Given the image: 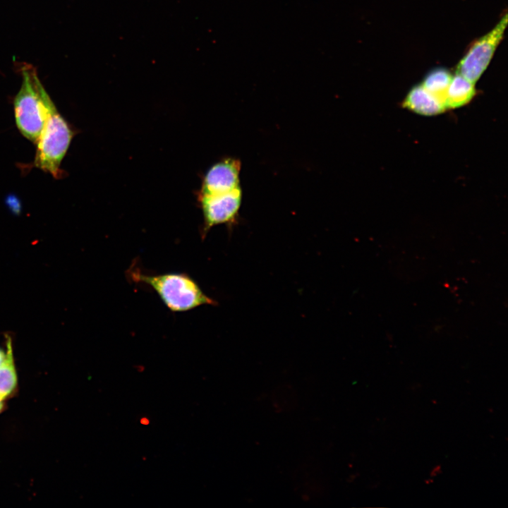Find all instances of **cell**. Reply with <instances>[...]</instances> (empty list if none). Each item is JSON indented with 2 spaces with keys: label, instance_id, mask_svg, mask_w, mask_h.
<instances>
[{
  "label": "cell",
  "instance_id": "3957f363",
  "mask_svg": "<svg viewBox=\"0 0 508 508\" xmlns=\"http://www.w3.org/2000/svg\"><path fill=\"white\" fill-rule=\"evenodd\" d=\"M73 136V131L54 106L35 143L33 166L56 179H61V163Z\"/></svg>",
  "mask_w": 508,
  "mask_h": 508
},
{
  "label": "cell",
  "instance_id": "52a82bcc",
  "mask_svg": "<svg viewBox=\"0 0 508 508\" xmlns=\"http://www.w3.org/2000/svg\"><path fill=\"white\" fill-rule=\"evenodd\" d=\"M403 107L423 116H434L444 112L445 107L430 95L422 85L413 86L402 103Z\"/></svg>",
  "mask_w": 508,
  "mask_h": 508
},
{
  "label": "cell",
  "instance_id": "7c38bea8",
  "mask_svg": "<svg viewBox=\"0 0 508 508\" xmlns=\"http://www.w3.org/2000/svg\"><path fill=\"white\" fill-rule=\"evenodd\" d=\"M5 356H6V352L3 349H0V365L3 363V361L5 358Z\"/></svg>",
  "mask_w": 508,
  "mask_h": 508
},
{
  "label": "cell",
  "instance_id": "6da1fadb",
  "mask_svg": "<svg viewBox=\"0 0 508 508\" xmlns=\"http://www.w3.org/2000/svg\"><path fill=\"white\" fill-rule=\"evenodd\" d=\"M130 279L152 288L171 312H185L201 306H216L215 300L206 295L198 284L186 273L147 274L131 268Z\"/></svg>",
  "mask_w": 508,
  "mask_h": 508
},
{
  "label": "cell",
  "instance_id": "5b68a950",
  "mask_svg": "<svg viewBox=\"0 0 508 508\" xmlns=\"http://www.w3.org/2000/svg\"><path fill=\"white\" fill-rule=\"evenodd\" d=\"M507 18L505 13L492 30L474 42L458 64L456 73L473 83L479 79L503 37Z\"/></svg>",
  "mask_w": 508,
  "mask_h": 508
},
{
  "label": "cell",
  "instance_id": "8992f818",
  "mask_svg": "<svg viewBox=\"0 0 508 508\" xmlns=\"http://www.w3.org/2000/svg\"><path fill=\"white\" fill-rule=\"evenodd\" d=\"M241 162L226 157L211 166L205 174L198 195L218 194L241 187Z\"/></svg>",
  "mask_w": 508,
  "mask_h": 508
},
{
  "label": "cell",
  "instance_id": "277c9868",
  "mask_svg": "<svg viewBox=\"0 0 508 508\" xmlns=\"http://www.w3.org/2000/svg\"><path fill=\"white\" fill-rule=\"evenodd\" d=\"M242 199L241 187L223 193L198 195L203 217L200 231L202 240L215 226L225 224L231 230L237 225Z\"/></svg>",
  "mask_w": 508,
  "mask_h": 508
},
{
  "label": "cell",
  "instance_id": "7a4b0ae2",
  "mask_svg": "<svg viewBox=\"0 0 508 508\" xmlns=\"http://www.w3.org/2000/svg\"><path fill=\"white\" fill-rule=\"evenodd\" d=\"M23 82L13 100L18 129L30 141L37 143L47 119L54 105L44 88L34 67L22 68Z\"/></svg>",
  "mask_w": 508,
  "mask_h": 508
},
{
  "label": "cell",
  "instance_id": "ba28073f",
  "mask_svg": "<svg viewBox=\"0 0 508 508\" xmlns=\"http://www.w3.org/2000/svg\"><path fill=\"white\" fill-rule=\"evenodd\" d=\"M5 358L0 365V400L5 401L17 389L18 377L14 363L11 338L6 336Z\"/></svg>",
  "mask_w": 508,
  "mask_h": 508
},
{
  "label": "cell",
  "instance_id": "30bf717a",
  "mask_svg": "<svg viewBox=\"0 0 508 508\" xmlns=\"http://www.w3.org/2000/svg\"><path fill=\"white\" fill-rule=\"evenodd\" d=\"M452 78V75L447 69L437 68L432 70L426 75L422 85L445 107L447 93Z\"/></svg>",
  "mask_w": 508,
  "mask_h": 508
},
{
  "label": "cell",
  "instance_id": "4fadbf2b",
  "mask_svg": "<svg viewBox=\"0 0 508 508\" xmlns=\"http://www.w3.org/2000/svg\"><path fill=\"white\" fill-rule=\"evenodd\" d=\"M140 423L143 425H147L149 423V421L146 418H143L140 420Z\"/></svg>",
  "mask_w": 508,
  "mask_h": 508
},
{
  "label": "cell",
  "instance_id": "8fae6325",
  "mask_svg": "<svg viewBox=\"0 0 508 508\" xmlns=\"http://www.w3.org/2000/svg\"><path fill=\"white\" fill-rule=\"evenodd\" d=\"M440 473H441V466L440 465H437V466H435L430 471V476L431 477L437 476Z\"/></svg>",
  "mask_w": 508,
  "mask_h": 508
},
{
  "label": "cell",
  "instance_id": "9c48e42d",
  "mask_svg": "<svg viewBox=\"0 0 508 508\" xmlns=\"http://www.w3.org/2000/svg\"><path fill=\"white\" fill-rule=\"evenodd\" d=\"M475 93L474 83L456 73L452 77L447 90L446 109L458 108L468 104Z\"/></svg>",
  "mask_w": 508,
  "mask_h": 508
},
{
  "label": "cell",
  "instance_id": "5bb4252c",
  "mask_svg": "<svg viewBox=\"0 0 508 508\" xmlns=\"http://www.w3.org/2000/svg\"><path fill=\"white\" fill-rule=\"evenodd\" d=\"M4 409V403L3 401L0 400V413L2 412Z\"/></svg>",
  "mask_w": 508,
  "mask_h": 508
}]
</instances>
